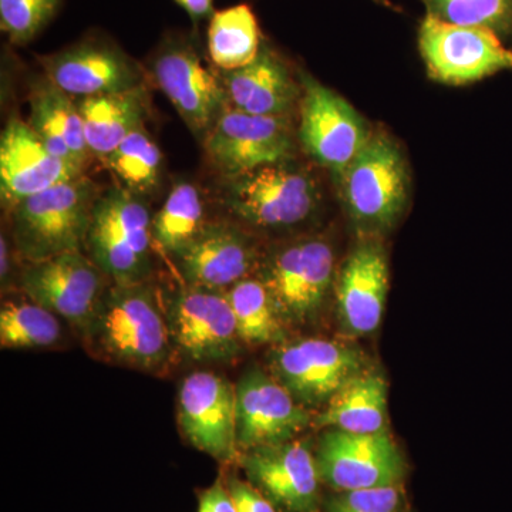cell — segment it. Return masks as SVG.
Returning <instances> with one entry per match:
<instances>
[{
  "label": "cell",
  "mask_w": 512,
  "mask_h": 512,
  "mask_svg": "<svg viewBox=\"0 0 512 512\" xmlns=\"http://www.w3.org/2000/svg\"><path fill=\"white\" fill-rule=\"evenodd\" d=\"M271 375L306 409L326 406L362 372L359 350L328 339L284 340L269 356Z\"/></svg>",
  "instance_id": "52a82bcc"
},
{
  "label": "cell",
  "mask_w": 512,
  "mask_h": 512,
  "mask_svg": "<svg viewBox=\"0 0 512 512\" xmlns=\"http://www.w3.org/2000/svg\"><path fill=\"white\" fill-rule=\"evenodd\" d=\"M301 123L303 148L335 181L345 173L372 134L352 106L311 76H302Z\"/></svg>",
  "instance_id": "7c38bea8"
},
{
  "label": "cell",
  "mask_w": 512,
  "mask_h": 512,
  "mask_svg": "<svg viewBox=\"0 0 512 512\" xmlns=\"http://www.w3.org/2000/svg\"><path fill=\"white\" fill-rule=\"evenodd\" d=\"M175 349L195 362H231L242 352L237 320L225 291L184 284L168 302Z\"/></svg>",
  "instance_id": "9c48e42d"
},
{
  "label": "cell",
  "mask_w": 512,
  "mask_h": 512,
  "mask_svg": "<svg viewBox=\"0 0 512 512\" xmlns=\"http://www.w3.org/2000/svg\"><path fill=\"white\" fill-rule=\"evenodd\" d=\"M10 247L8 238L2 234L0 238V279H2V285L5 286L10 276Z\"/></svg>",
  "instance_id": "8d00e7d4"
},
{
  "label": "cell",
  "mask_w": 512,
  "mask_h": 512,
  "mask_svg": "<svg viewBox=\"0 0 512 512\" xmlns=\"http://www.w3.org/2000/svg\"><path fill=\"white\" fill-rule=\"evenodd\" d=\"M421 56L431 79L468 84L512 69V50L493 30L458 26L427 13L419 30Z\"/></svg>",
  "instance_id": "ba28073f"
},
{
  "label": "cell",
  "mask_w": 512,
  "mask_h": 512,
  "mask_svg": "<svg viewBox=\"0 0 512 512\" xmlns=\"http://www.w3.org/2000/svg\"><path fill=\"white\" fill-rule=\"evenodd\" d=\"M205 224L201 191L187 181L174 184L163 207L153 217L154 242L175 258L198 237Z\"/></svg>",
  "instance_id": "83f0119b"
},
{
  "label": "cell",
  "mask_w": 512,
  "mask_h": 512,
  "mask_svg": "<svg viewBox=\"0 0 512 512\" xmlns=\"http://www.w3.org/2000/svg\"><path fill=\"white\" fill-rule=\"evenodd\" d=\"M110 281L84 252H66L28 262L20 274V288L30 301L86 332Z\"/></svg>",
  "instance_id": "8fae6325"
},
{
  "label": "cell",
  "mask_w": 512,
  "mask_h": 512,
  "mask_svg": "<svg viewBox=\"0 0 512 512\" xmlns=\"http://www.w3.org/2000/svg\"><path fill=\"white\" fill-rule=\"evenodd\" d=\"M62 336L59 316L33 301H9L0 309L3 349H43Z\"/></svg>",
  "instance_id": "f546056e"
},
{
  "label": "cell",
  "mask_w": 512,
  "mask_h": 512,
  "mask_svg": "<svg viewBox=\"0 0 512 512\" xmlns=\"http://www.w3.org/2000/svg\"><path fill=\"white\" fill-rule=\"evenodd\" d=\"M222 86L229 107L254 116L291 117L302 97L284 60L265 43L254 62L224 72Z\"/></svg>",
  "instance_id": "7402d4cb"
},
{
  "label": "cell",
  "mask_w": 512,
  "mask_h": 512,
  "mask_svg": "<svg viewBox=\"0 0 512 512\" xmlns=\"http://www.w3.org/2000/svg\"><path fill=\"white\" fill-rule=\"evenodd\" d=\"M375 2L380 3V5L389 6V8H392V3L387 2V0H375Z\"/></svg>",
  "instance_id": "74e56055"
},
{
  "label": "cell",
  "mask_w": 512,
  "mask_h": 512,
  "mask_svg": "<svg viewBox=\"0 0 512 512\" xmlns=\"http://www.w3.org/2000/svg\"><path fill=\"white\" fill-rule=\"evenodd\" d=\"M225 484L237 512H276L275 505L254 484L245 483L237 476H229Z\"/></svg>",
  "instance_id": "836d02e7"
},
{
  "label": "cell",
  "mask_w": 512,
  "mask_h": 512,
  "mask_svg": "<svg viewBox=\"0 0 512 512\" xmlns=\"http://www.w3.org/2000/svg\"><path fill=\"white\" fill-rule=\"evenodd\" d=\"M62 0H0V28L15 45H26L59 12Z\"/></svg>",
  "instance_id": "1f68e13d"
},
{
  "label": "cell",
  "mask_w": 512,
  "mask_h": 512,
  "mask_svg": "<svg viewBox=\"0 0 512 512\" xmlns=\"http://www.w3.org/2000/svg\"><path fill=\"white\" fill-rule=\"evenodd\" d=\"M28 124L55 156L86 171L93 154L87 146L76 99L43 80L30 96Z\"/></svg>",
  "instance_id": "603a6c76"
},
{
  "label": "cell",
  "mask_w": 512,
  "mask_h": 512,
  "mask_svg": "<svg viewBox=\"0 0 512 512\" xmlns=\"http://www.w3.org/2000/svg\"><path fill=\"white\" fill-rule=\"evenodd\" d=\"M83 335L100 359L140 372H163L177 352L167 312L148 281L109 285Z\"/></svg>",
  "instance_id": "6da1fadb"
},
{
  "label": "cell",
  "mask_w": 512,
  "mask_h": 512,
  "mask_svg": "<svg viewBox=\"0 0 512 512\" xmlns=\"http://www.w3.org/2000/svg\"><path fill=\"white\" fill-rule=\"evenodd\" d=\"M178 426L191 446L221 463L241 454L237 441V393L225 377L198 370L178 390Z\"/></svg>",
  "instance_id": "5bb4252c"
},
{
  "label": "cell",
  "mask_w": 512,
  "mask_h": 512,
  "mask_svg": "<svg viewBox=\"0 0 512 512\" xmlns=\"http://www.w3.org/2000/svg\"><path fill=\"white\" fill-rule=\"evenodd\" d=\"M427 13L458 26L512 33V0H423Z\"/></svg>",
  "instance_id": "4dcf8cb0"
},
{
  "label": "cell",
  "mask_w": 512,
  "mask_h": 512,
  "mask_svg": "<svg viewBox=\"0 0 512 512\" xmlns=\"http://www.w3.org/2000/svg\"><path fill=\"white\" fill-rule=\"evenodd\" d=\"M237 441L241 453L295 440L311 424V414L274 376L251 369L239 379Z\"/></svg>",
  "instance_id": "e0dca14e"
},
{
  "label": "cell",
  "mask_w": 512,
  "mask_h": 512,
  "mask_svg": "<svg viewBox=\"0 0 512 512\" xmlns=\"http://www.w3.org/2000/svg\"><path fill=\"white\" fill-rule=\"evenodd\" d=\"M249 481L285 512H319V471L306 441L252 448L241 453Z\"/></svg>",
  "instance_id": "ac0fdd59"
},
{
  "label": "cell",
  "mask_w": 512,
  "mask_h": 512,
  "mask_svg": "<svg viewBox=\"0 0 512 512\" xmlns=\"http://www.w3.org/2000/svg\"><path fill=\"white\" fill-rule=\"evenodd\" d=\"M198 512H237L224 480H218L212 487L202 491Z\"/></svg>",
  "instance_id": "e575fe53"
},
{
  "label": "cell",
  "mask_w": 512,
  "mask_h": 512,
  "mask_svg": "<svg viewBox=\"0 0 512 512\" xmlns=\"http://www.w3.org/2000/svg\"><path fill=\"white\" fill-rule=\"evenodd\" d=\"M39 60L46 79L76 100L126 92L144 84L143 67L101 37H87Z\"/></svg>",
  "instance_id": "9a60e30c"
},
{
  "label": "cell",
  "mask_w": 512,
  "mask_h": 512,
  "mask_svg": "<svg viewBox=\"0 0 512 512\" xmlns=\"http://www.w3.org/2000/svg\"><path fill=\"white\" fill-rule=\"evenodd\" d=\"M320 480L339 491L393 487L403 480L406 464L387 431L376 434L329 429L316 450Z\"/></svg>",
  "instance_id": "4fadbf2b"
},
{
  "label": "cell",
  "mask_w": 512,
  "mask_h": 512,
  "mask_svg": "<svg viewBox=\"0 0 512 512\" xmlns=\"http://www.w3.org/2000/svg\"><path fill=\"white\" fill-rule=\"evenodd\" d=\"M174 2L191 16L194 23L214 15V0H174Z\"/></svg>",
  "instance_id": "d590c367"
},
{
  "label": "cell",
  "mask_w": 512,
  "mask_h": 512,
  "mask_svg": "<svg viewBox=\"0 0 512 512\" xmlns=\"http://www.w3.org/2000/svg\"><path fill=\"white\" fill-rule=\"evenodd\" d=\"M222 180V204L239 221L264 231H288L306 224L320 205L318 181L292 161Z\"/></svg>",
  "instance_id": "277c9868"
},
{
  "label": "cell",
  "mask_w": 512,
  "mask_h": 512,
  "mask_svg": "<svg viewBox=\"0 0 512 512\" xmlns=\"http://www.w3.org/2000/svg\"><path fill=\"white\" fill-rule=\"evenodd\" d=\"M261 30L248 5L232 6L211 16L208 53L222 72L242 69L261 52Z\"/></svg>",
  "instance_id": "484cf974"
},
{
  "label": "cell",
  "mask_w": 512,
  "mask_h": 512,
  "mask_svg": "<svg viewBox=\"0 0 512 512\" xmlns=\"http://www.w3.org/2000/svg\"><path fill=\"white\" fill-rule=\"evenodd\" d=\"M261 258L255 238L245 229L229 222H207L174 259L184 284L227 291L251 278Z\"/></svg>",
  "instance_id": "d6986e66"
},
{
  "label": "cell",
  "mask_w": 512,
  "mask_h": 512,
  "mask_svg": "<svg viewBox=\"0 0 512 512\" xmlns=\"http://www.w3.org/2000/svg\"><path fill=\"white\" fill-rule=\"evenodd\" d=\"M86 174L55 156L28 123L13 117L0 138V195L8 210L25 198Z\"/></svg>",
  "instance_id": "ffe728a7"
},
{
  "label": "cell",
  "mask_w": 512,
  "mask_h": 512,
  "mask_svg": "<svg viewBox=\"0 0 512 512\" xmlns=\"http://www.w3.org/2000/svg\"><path fill=\"white\" fill-rule=\"evenodd\" d=\"M99 195L84 174L20 201L9 210L16 251L26 262L83 252Z\"/></svg>",
  "instance_id": "7a4b0ae2"
},
{
  "label": "cell",
  "mask_w": 512,
  "mask_h": 512,
  "mask_svg": "<svg viewBox=\"0 0 512 512\" xmlns=\"http://www.w3.org/2000/svg\"><path fill=\"white\" fill-rule=\"evenodd\" d=\"M148 101L146 84L126 92L77 100L84 136L93 157L103 160L130 134L144 127Z\"/></svg>",
  "instance_id": "cb8c5ba5"
},
{
  "label": "cell",
  "mask_w": 512,
  "mask_h": 512,
  "mask_svg": "<svg viewBox=\"0 0 512 512\" xmlns=\"http://www.w3.org/2000/svg\"><path fill=\"white\" fill-rule=\"evenodd\" d=\"M340 197L360 231L377 234L392 228L403 214L409 195V173L400 148L379 133L340 175Z\"/></svg>",
  "instance_id": "8992f818"
},
{
  "label": "cell",
  "mask_w": 512,
  "mask_h": 512,
  "mask_svg": "<svg viewBox=\"0 0 512 512\" xmlns=\"http://www.w3.org/2000/svg\"><path fill=\"white\" fill-rule=\"evenodd\" d=\"M315 424L348 433L387 431L386 380L372 372L357 373L330 399Z\"/></svg>",
  "instance_id": "d4e9b609"
},
{
  "label": "cell",
  "mask_w": 512,
  "mask_h": 512,
  "mask_svg": "<svg viewBox=\"0 0 512 512\" xmlns=\"http://www.w3.org/2000/svg\"><path fill=\"white\" fill-rule=\"evenodd\" d=\"M163 160L160 147L146 128L141 127L101 161L119 187L147 198L160 187Z\"/></svg>",
  "instance_id": "f1b7e54d"
},
{
  "label": "cell",
  "mask_w": 512,
  "mask_h": 512,
  "mask_svg": "<svg viewBox=\"0 0 512 512\" xmlns=\"http://www.w3.org/2000/svg\"><path fill=\"white\" fill-rule=\"evenodd\" d=\"M227 298L244 345H279L286 340L284 320L258 278H247L228 288Z\"/></svg>",
  "instance_id": "4316f807"
},
{
  "label": "cell",
  "mask_w": 512,
  "mask_h": 512,
  "mask_svg": "<svg viewBox=\"0 0 512 512\" xmlns=\"http://www.w3.org/2000/svg\"><path fill=\"white\" fill-rule=\"evenodd\" d=\"M328 512H402V497L397 485L343 491L329 501Z\"/></svg>",
  "instance_id": "d6a6232c"
},
{
  "label": "cell",
  "mask_w": 512,
  "mask_h": 512,
  "mask_svg": "<svg viewBox=\"0 0 512 512\" xmlns=\"http://www.w3.org/2000/svg\"><path fill=\"white\" fill-rule=\"evenodd\" d=\"M153 241V215L146 198L119 185L100 192L84 251L111 284H138L150 279Z\"/></svg>",
  "instance_id": "3957f363"
},
{
  "label": "cell",
  "mask_w": 512,
  "mask_h": 512,
  "mask_svg": "<svg viewBox=\"0 0 512 512\" xmlns=\"http://www.w3.org/2000/svg\"><path fill=\"white\" fill-rule=\"evenodd\" d=\"M151 72L191 133L204 141L228 106L220 80L204 67L190 43L178 39L161 46Z\"/></svg>",
  "instance_id": "2e32d148"
},
{
  "label": "cell",
  "mask_w": 512,
  "mask_h": 512,
  "mask_svg": "<svg viewBox=\"0 0 512 512\" xmlns=\"http://www.w3.org/2000/svg\"><path fill=\"white\" fill-rule=\"evenodd\" d=\"M202 144L222 178L288 163L296 154L291 117L254 116L229 106Z\"/></svg>",
  "instance_id": "30bf717a"
},
{
  "label": "cell",
  "mask_w": 512,
  "mask_h": 512,
  "mask_svg": "<svg viewBox=\"0 0 512 512\" xmlns=\"http://www.w3.org/2000/svg\"><path fill=\"white\" fill-rule=\"evenodd\" d=\"M389 289V264L379 242H362L340 269L336 298L340 326L350 336L376 332Z\"/></svg>",
  "instance_id": "44dd1931"
},
{
  "label": "cell",
  "mask_w": 512,
  "mask_h": 512,
  "mask_svg": "<svg viewBox=\"0 0 512 512\" xmlns=\"http://www.w3.org/2000/svg\"><path fill=\"white\" fill-rule=\"evenodd\" d=\"M256 278L286 326L309 325L319 318L332 288L335 252L325 238L286 242L262 255Z\"/></svg>",
  "instance_id": "5b68a950"
}]
</instances>
